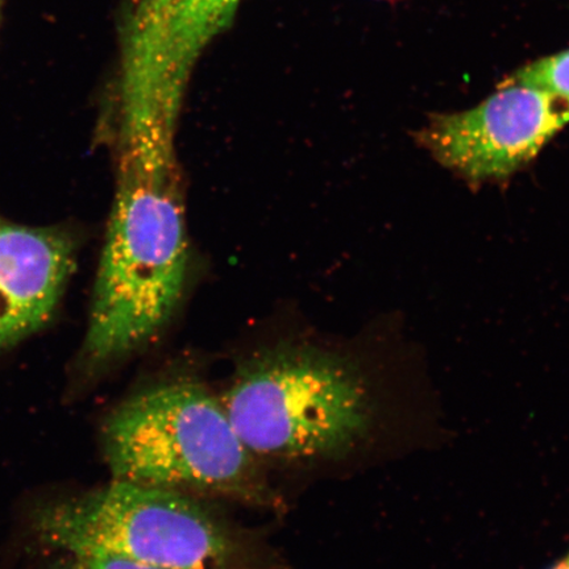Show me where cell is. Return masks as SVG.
Returning <instances> with one entry per match:
<instances>
[{
    "label": "cell",
    "mask_w": 569,
    "mask_h": 569,
    "mask_svg": "<svg viewBox=\"0 0 569 569\" xmlns=\"http://www.w3.org/2000/svg\"><path fill=\"white\" fill-rule=\"evenodd\" d=\"M74 267L69 232L0 218V350L51 320Z\"/></svg>",
    "instance_id": "7"
},
{
    "label": "cell",
    "mask_w": 569,
    "mask_h": 569,
    "mask_svg": "<svg viewBox=\"0 0 569 569\" xmlns=\"http://www.w3.org/2000/svg\"><path fill=\"white\" fill-rule=\"evenodd\" d=\"M39 538L62 553L118 555L159 569H266L243 532L208 500L111 480L36 511Z\"/></svg>",
    "instance_id": "4"
},
{
    "label": "cell",
    "mask_w": 569,
    "mask_h": 569,
    "mask_svg": "<svg viewBox=\"0 0 569 569\" xmlns=\"http://www.w3.org/2000/svg\"><path fill=\"white\" fill-rule=\"evenodd\" d=\"M241 0H134L123 31L119 126L176 132L191 74Z\"/></svg>",
    "instance_id": "5"
},
{
    "label": "cell",
    "mask_w": 569,
    "mask_h": 569,
    "mask_svg": "<svg viewBox=\"0 0 569 569\" xmlns=\"http://www.w3.org/2000/svg\"><path fill=\"white\" fill-rule=\"evenodd\" d=\"M51 569H159L118 555L84 552L63 553Z\"/></svg>",
    "instance_id": "9"
},
{
    "label": "cell",
    "mask_w": 569,
    "mask_h": 569,
    "mask_svg": "<svg viewBox=\"0 0 569 569\" xmlns=\"http://www.w3.org/2000/svg\"><path fill=\"white\" fill-rule=\"evenodd\" d=\"M176 152L119 151L116 199L99 261L81 360L98 371L166 329L189 273Z\"/></svg>",
    "instance_id": "1"
},
{
    "label": "cell",
    "mask_w": 569,
    "mask_h": 569,
    "mask_svg": "<svg viewBox=\"0 0 569 569\" xmlns=\"http://www.w3.org/2000/svg\"><path fill=\"white\" fill-rule=\"evenodd\" d=\"M551 569H569V551L566 557L561 558L557 565H555Z\"/></svg>",
    "instance_id": "10"
},
{
    "label": "cell",
    "mask_w": 569,
    "mask_h": 569,
    "mask_svg": "<svg viewBox=\"0 0 569 569\" xmlns=\"http://www.w3.org/2000/svg\"><path fill=\"white\" fill-rule=\"evenodd\" d=\"M220 398L262 466L339 459L359 443L369 423L368 391L356 369L311 346L256 353Z\"/></svg>",
    "instance_id": "3"
},
{
    "label": "cell",
    "mask_w": 569,
    "mask_h": 569,
    "mask_svg": "<svg viewBox=\"0 0 569 569\" xmlns=\"http://www.w3.org/2000/svg\"><path fill=\"white\" fill-rule=\"evenodd\" d=\"M508 80L550 91L569 102V49L518 69Z\"/></svg>",
    "instance_id": "8"
},
{
    "label": "cell",
    "mask_w": 569,
    "mask_h": 569,
    "mask_svg": "<svg viewBox=\"0 0 569 569\" xmlns=\"http://www.w3.org/2000/svg\"><path fill=\"white\" fill-rule=\"evenodd\" d=\"M102 446L112 480L279 508L222 398L196 377H163L134 391L106 418Z\"/></svg>",
    "instance_id": "2"
},
{
    "label": "cell",
    "mask_w": 569,
    "mask_h": 569,
    "mask_svg": "<svg viewBox=\"0 0 569 569\" xmlns=\"http://www.w3.org/2000/svg\"><path fill=\"white\" fill-rule=\"evenodd\" d=\"M568 123L567 99L505 80L472 109L432 117L417 139L440 166L483 182L528 166Z\"/></svg>",
    "instance_id": "6"
}]
</instances>
